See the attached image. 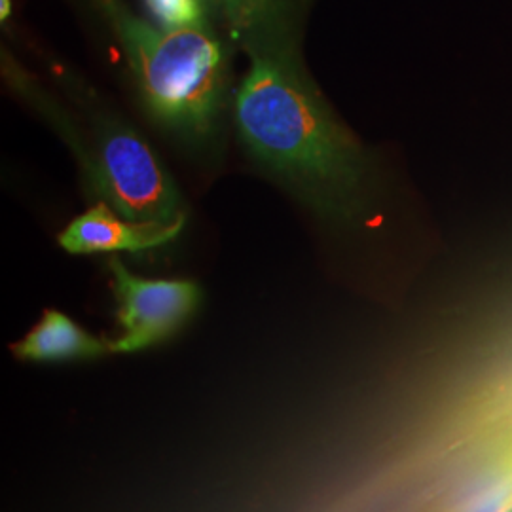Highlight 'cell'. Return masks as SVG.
I'll use <instances>...</instances> for the list:
<instances>
[{
    "instance_id": "cell-1",
    "label": "cell",
    "mask_w": 512,
    "mask_h": 512,
    "mask_svg": "<svg viewBox=\"0 0 512 512\" xmlns=\"http://www.w3.org/2000/svg\"><path fill=\"white\" fill-rule=\"evenodd\" d=\"M234 120L256 162L321 219L340 228L372 219V164L302 71L296 50L251 55Z\"/></svg>"
},
{
    "instance_id": "cell-2",
    "label": "cell",
    "mask_w": 512,
    "mask_h": 512,
    "mask_svg": "<svg viewBox=\"0 0 512 512\" xmlns=\"http://www.w3.org/2000/svg\"><path fill=\"white\" fill-rule=\"evenodd\" d=\"M129 65L148 112L186 141L209 139L226 101V55L203 27L154 29L114 8Z\"/></svg>"
},
{
    "instance_id": "cell-3",
    "label": "cell",
    "mask_w": 512,
    "mask_h": 512,
    "mask_svg": "<svg viewBox=\"0 0 512 512\" xmlns=\"http://www.w3.org/2000/svg\"><path fill=\"white\" fill-rule=\"evenodd\" d=\"M86 175L99 200L124 219L160 224L186 219L183 198L152 148L116 120H99L97 154Z\"/></svg>"
},
{
    "instance_id": "cell-4",
    "label": "cell",
    "mask_w": 512,
    "mask_h": 512,
    "mask_svg": "<svg viewBox=\"0 0 512 512\" xmlns=\"http://www.w3.org/2000/svg\"><path fill=\"white\" fill-rule=\"evenodd\" d=\"M109 268L122 327V334L110 342L112 353H135L162 344L200 308L202 289L190 279L141 277L116 256Z\"/></svg>"
},
{
    "instance_id": "cell-5",
    "label": "cell",
    "mask_w": 512,
    "mask_h": 512,
    "mask_svg": "<svg viewBox=\"0 0 512 512\" xmlns=\"http://www.w3.org/2000/svg\"><path fill=\"white\" fill-rule=\"evenodd\" d=\"M186 219L173 224L137 222L124 219L103 200L93 205L59 234V245L73 255L114 253L129 251L139 253L162 247L179 238Z\"/></svg>"
},
{
    "instance_id": "cell-6",
    "label": "cell",
    "mask_w": 512,
    "mask_h": 512,
    "mask_svg": "<svg viewBox=\"0 0 512 512\" xmlns=\"http://www.w3.org/2000/svg\"><path fill=\"white\" fill-rule=\"evenodd\" d=\"M219 8L230 35L247 54L296 50L293 0H219Z\"/></svg>"
},
{
    "instance_id": "cell-7",
    "label": "cell",
    "mask_w": 512,
    "mask_h": 512,
    "mask_svg": "<svg viewBox=\"0 0 512 512\" xmlns=\"http://www.w3.org/2000/svg\"><path fill=\"white\" fill-rule=\"evenodd\" d=\"M18 359L33 363H63L97 359L112 353V344L82 329L65 313L46 310L42 319L12 346Z\"/></svg>"
},
{
    "instance_id": "cell-8",
    "label": "cell",
    "mask_w": 512,
    "mask_h": 512,
    "mask_svg": "<svg viewBox=\"0 0 512 512\" xmlns=\"http://www.w3.org/2000/svg\"><path fill=\"white\" fill-rule=\"evenodd\" d=\"M162 29H183L207 25L205 0H145Z\"/></svg>"
},
{
    "instance_id": "cell-9",
    "label": "cell",
    "mask_w": 512,
    "mask_h": 512,
    "mask_svg": "<svg viewBox=\"0 0 512 512\" xmlns=\"http://www.w3.org/2000/svg\"><path fill=\"white\" fill-rule=\"evenodd\" d=\"M463 512H512V482L497 484L476 495Z\"/></svg>"
},
{
    "instance_id": "cell-10",
    "label": "cell",
    "mask_w": 512,
    "mask_h": 512,
    "mask_svg": "<svg viewBox=\"0 0 512 512\" xmlns=\"http://www.w3.org/2000/svg\"><path fill=\"white\" fill-rule=\"evenodd\" d=\"M2 2V8H0V18L6 19L12 12V2L10 0H0Z\"/></svg>"
},
{
    "instance_id": "cell-11",
    "label": "cell",
    "mask_w": 512,
    "mask_h": 512,
    "mask_svg": "<svg viewBox=\"0 0 512 512\" xmlns=\"http://www.w3.org/2000/svg\"><path fill=\"white\" fill-rule=\"evenodd\" d=\"M207 6H219V0H205Z\"/></svg>"
}]
</instances>
